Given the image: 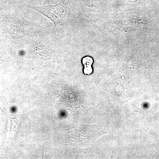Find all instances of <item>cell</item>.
<instances>
[{"label":"cell","instance_id":"obj_1","mask_svg":"<svg viewBox=\"0 0 159 159\" xmlns=\"http://www.w3.org/2000/svg\"><path fill=\"white\" fill-rule=\"evenodd\" d=\"M31 9L39 11L42 14L51 20L55 25L57 33H60L61 29L64 26L66 11L62 1L55 5L43 6H28Z\"/></svg>","mask_w":159,"mask_h":159},{"label":"cell","instance_id":"obj_2","mask_svg":"<svg viewBox=\"0 0 159 159\" xmlns=\"http://www.w3.org/2000/svg\"><path fill=\"white\" fill-rule=\"evenodd\" d=\"M82 63L84 66V73L86 75H90L93 73V68L92 65L93 63V58L89 56L84 57L82 59Z\"/></svg>","mask_w":159,"mask_h":159},{"label":"cell","instance_id":"obj_3","mask_svg":"<svg viewBox=\"0 0 159 159\" xmlns=\"http://www.w3.org/2000/svg\"><path fill=\"white\" fill-rule=\"evenodd\" d=\"M66 115V113L65 111H61L59 113V116L61 117V118H63Z\"/></svg>","mask_w":159,"mask_h":159},{"label":"cell","instance_id":"obj_4","mask_svg":"<svg viewBox=\"0 0 159 159\" xmlns=\"http://www.w3.org/2000/svg\"><path fill=\"white\" fill-rule=\"evenodd\" d=\"M16 108L15 107H13V108H11V111H12V112H15L16 111Z\"/></svg>","mask_w":159,"mask_h":159}]
</instances>
